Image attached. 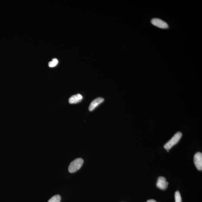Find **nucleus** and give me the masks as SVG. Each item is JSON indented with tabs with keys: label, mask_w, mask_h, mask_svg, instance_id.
<instances>
[{
	"label": "nucleus",
	"mask_w": 202,
	"mask_h": 202,
	"mask_svg": "<svg viewBox=\"0 0 202 202\" xmlns=\"http://www.w3.org/2000/svg\"><path fill=\"white\" fill-rule=\"evenodd\" d=\"M84 163L82 158H77L72 161L69 165L68 170L70 173H73L81 168Z\"/></svg>",
	"instance_id": "1"
},
{
	"label": "nucleus",
	"mask_w": 202,
	"mask_h": 202,
	"mask_svg": "<svg viewBox=\"0 0 202 202\" xmlns=\"http://www.w3.org/2000/svg\"><path fill=\"white\" fill-rule=\"evenodd\" d=\"M182 136V133L178 132L164 145V148L167 150H169L179 142Z\"/></svg>",
	"instance_id": "2"
},
{
	"label": "nucleus",
	"mask_w": 202,
	"mask_h": 202,
	"mask_svg": "<svg viewBox=\"0 0 202 202\" xmlns=\"http://www.w3.org/2000/svg\"><path fill=\"white\" fill-rule=\"evenodd\" d=\"M151 23L153 25L161 29H167L168 28V26L166 22L160 19L153 18L151 21Z\"/></svg>",
	"instance_id": "3"
},
{
	"label": "nucleus",
	"mask_w": 202,
	"mask_h": 202,
	"mask_svg": "<svg viewBox=\"0 0 202 202\" xmlns=\"http://www.w3.org/2000/svg\"><path fill=\"white\" fill-rule=\"evenodd\" d=\"M194 163L196 168L199 170H202V153L198 152L194 156Z\"/></svg>",
	"instance_id": "4"
},
{
	"label": "nucleus",
	"mask_w": 202,
	"mask_h": 202,
	"mask_svg": "<svg viewBox=\"0 0 202 202\" xmlns=\"http://www.w3.org/2000/svg\"><path fill=\"white\" fill-rule=\"evenodd\" d=\"M168 184V183L167 182L165 178L161 176L158 178L156 186L160 189L165 190L167 188Z\"/></svg>",
	"instance_id": "5"
},
{
	"label": "nucleus",
	"mask_w": 202,
	"mask_h": 202,
	"mask_svg": "<svg viewBox=\"0 0 202 202\" xmlns=\"http://www.w3.org/2000/svg\"><path fill=\"white\" fill-rule=\"evenodd\" d=\"M104 101V99L102 97H98L96 99L93 100L91 102V104H90L89 107V111H92L96 108L98 105L101 104Z\"/></svg>",
	"instance_id": "6"
},
{
	"label": "nucleus",
	"mask_w": 202,
	"mask_h": 202,
	"mask_svg": "<svg viewBox=\"0 0 202 202\" xmlns=\"http://www.w3.org/2000/svg\"><path fill=\"white\" fill-rule=\"evenodd\" d=\"M83 97L81 94H78L71 97L69 99L70 104H76L82 101Z\"/></svg>",
	"instance_id": "7"
},
{
	"label": "nucleus",
	"mask_w": 202,
	"mask_h": 202,
	"mask_svg": "<svg viewBox=\"0 0 202 202\" xmlns=\"http://www.w3.org/2000/svg\"><path fill=\"white\" fill-rule=\"evenodd\" d=\"M61 200V196L60 195H57L53 196L48 202H60Z\"/></svg>",
	"instance_id": "8"
},
{
	"label": "nucleus",
	"mask_w": 202,
	"mask_h": 202,
	"mask_svg": "<svg viewBox=\"0 0 202 202\" xmlns=\"http://www.w3.org/2000/svg\"><path fill=\"white\" fill-rule=\"evenodd\" d=\"M175 202H182V198L179 191H176L175 193Z\"/></svg>",
	"instance_id": "9"
},
{
	"label": "nucleus",
	"mask_w": 202,
	"mask_h": 202,
	"mask_svg": "<svg viewBox=\"0 0 202 202\" xmlns=\"http://www.w3.org/2000/svg\"><path fill=\"white\" fill-rule=\"evenodd\" d=\"M58 61L57 59L56 58H53L52 60V61L48 63V65L50 67H54L58 64Z\"/></svg>",
	"instance_id": "10"
},
{
	"label": "nucleus",
	"mask_w": 202,
	"mask_h": 202,
	"mask_svg": "<svg viewBox=\"0 0 202 202\" xmlns=\"http://www.w3.org/2000/svg\"><path fill=\"white\" fill-rule=\"evenodd\" d=\"M147 202H157L155 200L153 199L148 200Z\"/></svg>",
	"instance_id": "11"
}]
</instances>
